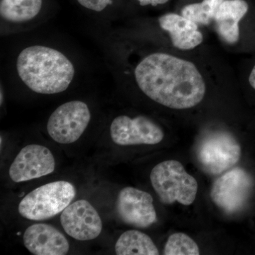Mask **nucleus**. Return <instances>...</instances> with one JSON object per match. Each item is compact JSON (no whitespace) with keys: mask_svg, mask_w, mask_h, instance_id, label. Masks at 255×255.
<instances>
[{"mask_svg":"<svg viewBox=\"0 0 255 255\" xmlns=\"http://www.w3.org/2000/svg\"><path fill=\"white\" fill-rule=\"evenodd\" d=\"M133 77L146 97L172 110L194 108L207 92V82L199 67L167 52L146 55L135 65Z\"/></svg>","mask_w":255,"mask_h":255,"instance_id":"obj_1","label":"nucleus"},{"mask_svg":"<svg viewBox=\"0 0 255 255\" xmlns=\"http://www.w3.org/2000/svg\"><path fill=\"white\" fill-rule=\"evenodd\" d=\"M16 71L28 88L42 95L65 91L75 75V66L66 55L55 48L40 45L20 52Z\"/></svg>","mask_w":255,"mask_h":255,"instance_id":"obj_2","label":"nucleus"},{"mask_svg":"<svg viewBox=\"0 0 255 255\" xmlns=\"http://www.w3.org/2000/svg\"><path fill=\"white\" fill-rule=\"evenodd\" d=\"M150 181L164 204L178 202L190 206L195 201L197 181L188 173L179 161L167 160L157 164L151 171Z\"/></svg>","mask_w":255,"mask_h":255,"instance_id":"obj_3","label":"nucleus"},{"mask_svg":"<svg viewBox=\"0 0 255 255\" xmlns=\"http://www.w3.org/2000/svg\"><path fill=\"white\" fill-rule=\"evenodd\" d=\"M76 196L71 183L57 181L32 191L20 202L18 213L25 219L43 221L63 212Z\"/></svg>","mask_w":255,"mask_h":255,"instance_id":"obj_4","label":"nucleus"},{"mask_svg":"<svg viewBox=\"0 0 255 255\" xmlns=\"http://www.w3.org/2000/svg\"><path fill=\"white\" fill-rule=\"evenodd\" d=\"M196 157L206 172L217 175L238 163L241 157V147L229 132H211L199 142Z\"/></svg>","mask_w":255,"mask_h":255,"instance_id":"obj_5","label":"nucleus"},{"mask_svg":"<svg viewBox=\"0 0 255 255\" xmlns=\"http://www.w3.org/2000/svg\"><path fill=\"white\" fill-rule=\"evenodd\" d=\"M90 120L91 113L86 103L70 101L60 105L50 115L47 130L55 142L73 143L81 137Z\"/></svg>","mask_w":255,"mask_h":255,"instance_id":"obj_6","label":"nucleus"},{"mask_svg":"<svg viewBox=\"0 0 255 255\" xmlns=\"http://www.w3.org/2000/svg\"><path fill=\"white\" fill-rule=\"evenodd\" d=\"M253 184V178L245 169H231L215 181L211 188V199L225 213L234 214L246 204Z\"/></svg>","mask_w":255,"mask_h":255,"instance_id":"obj_7","label":"nucleus"},{"mask_svg":"<svg viewBox=\"0 0 255 255\" xmlns=\"http://www.w3.org/2000/svg\"><path fill=\"white\" fill-rule=\"evenodd\" d=\"M112 140L119 145H156L163 140L162 128L145 116L127 115L114 119L110 127Z\"/></svg>","mask_w":255,"mask_h":255,"instance_id":"obj_8","label":"nucleus"},{"mask_svg":"<svg viewBox=\"0 0 255 255\" xmlns=\"http://www.w3.org/2000/svg\"><path fill=\"white\" fill-rule=\"evenodd\" d=\"M117 211L123 222L136 228L150 227L157 221L153 198L146 191L126 187L119 192Z\"/></svg>","mask_w":255,"mask_h":255,"instance_id":"obj_9","label":"nucleus"},{"mask_svg":"<svg viewBox=\"0 0 255 255\" xmlns=\"http://www.w3.org/2000/svg\"><path fill=\"white\" fill-rule=\"evenodd\" d=\"M55 168L54 156L49 149L33 144L18 152L10 166L9 174L13 182L19 183L48 175Z\"/></svg>","mask_w":255,"mask_h":255,"instance_id":"obj_10","label":"nucleus"},{"mask_svg":"<svg viewBox=\"0 0 255 255\" xmlns=\"http://www.w3.org/2000/svg\"><path fill=\"white\" fill-rule=\"evenodd\" d=\"M60 222L67 234L80 241L95 239L102 231L100 215L86 200L70 204L62 213Z\"/></svg>","mask_w":255,"mask_h":255,"instance_id":"obj_11","label":"nucleus"},{"mask_svg":"<svg viewBox=\"0 0 255 255\" xmlns=\"http://www.w3.org/2000/svg\"><path fill=\"white\" fill-rule=\"evenodd\" d=\"M23 244L35 255H65L70 249V244L63 233L45 223L28 227L23 235Z\"/></svg>","mask_w":255,"mask_h":255,"instance_id":"obj_12","label":"nucleus"},{"mask_svg":"<svg viewBox=\"0 0 255 255\" xmlns=\"http://www.w3.org/2000/svg\"><path fill=\"white\" fill-rule=\"evenodd\" d=\"M159 26L168 33L174 48L182 51L194 49L204 41L199 24L181 14L167 13L158 18Z\"/></svg>","mask_w":255,"mask_h":255,"instance_id":"obj_13","label":"nucleus"},{"mask_svg":"<svg viewBox=\"0 0 255 255\" xmlns=\"http://www.w3.org/2000/svg\"><path fill=\"white\" fill-rule=\"evenodd\" d=\"M248 9L246 0H224L220 5L213 23L218 36L226 44L232 46L239 41L240 22Z\"/></svg>","mask_w":255,"mask_h":255,"instance_id":"obj_14","label":"nucleus"},{"mask_svg":"<svg viewBox=\"0 0 255 255\" xmlns=\"http://www.w3.org/2000/svg\"><path fill=\"white\" fill-rule=\"evenodd\" d=\"M118 255H158L159 251L152 239L145 233L130 230L126 231L116 243Z\"/></svg>","mask_w":255,"mask_h":255,"instance_id":"obj_15","label":"nucleus"},{"mask_svg":"<svg viewBox=\"0 0 255 255\" xmlns=\"http://www.w3.org/2000/svg\"><path fill=\"white\" fill-rule=\"evenodd\" d=\"M43 0H1L0 15L12 23L31 21L39 14Z\"/></svg>","mask_w":255,"mask_h":255,"instance_id":"obj_16","label":"nucleus"},{"mask_svg":"<svg viewBox=\"0 0 255 255\" xmlns=\"http://www.w3.org/2000/svg\"><path fill=\"white\" fill-rule=\"evenodd\" d=\"M224 0H202L183 6L180 14L199 25L209 26L214 23L215 15Z\"/></svg>","mask_w":255,"mask_h":255,"instance_id":"obj_17","label":"nucleus"},{"mask_svg":"<svg viewBox=\"0 0 255 255\" xmlns=\"http://www.w3.org/2000/svg\"><path fill=\"white\" fill-rule=\"evenodd\" d=\"M164 255H199L200 251L196 242L188 235L177 233L169 236L164 246Z\"/></svg>","mask_w":255,"mask_h":255,"instance_id":"obj_18","label":"nucleus"},{"mask_svg":"<svg viewBox=\"0 0 255 255\" xmlns=\"http://www.w3.org/2000/svg\"><path fill=\"white\" fill-rule=\"evenodd\" d=\"M77 1L83 7L92 11H97V12L103 11L109 5L112 4V0H77Z\"/></svg>","mask_w":255,"mask_h":255,"instance_id":"obj_19","label":"nucleus"},{"mask_svg":"<svg viewBox=\"0 0 255 255\" xmlns=\"http://www.w3.org/2000/svg\"><path fill=\"white\" fill-rule=\"evenodd\" d=\"M141 6H157L168 2L169 0H137Z\"/></svg>","mask_w":255,"mask_h":255,"instance_id":"obj_20","label":"nucleus"},{"mask_svg":"<svg viewBox=\"0 0 255 255\" xmlns=\"http://www.w3.org/2000/svg\"><path fill=\"white\" fill-rule=\"evenodd\" d=\"M249 82L253 88L255 90V65L253 67L251 75H250Z\"/></svg>","mask_w":255,"mask_h":255,"instance_id":"obj_21","label":"nucleus"}]
</instances>
